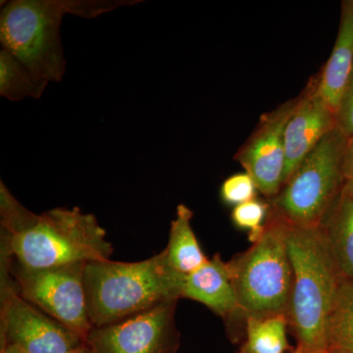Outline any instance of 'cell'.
Instances as JSON below:
<instances>
[{"label": "cell", "instance_id": "7a4b0ae2", "mask_svg": "<svg viewBox=\"0 0 353 353\" xmlns=\"http://www.w3.org/2000/svg\"><path fill=\"white\" fill-rule=\"evenodd\" d=\"M139 0H13L2 7L0 43L39 82H60L66 69L60 26L66 14L92 19Z\"/></svg>", "mask_w": 353, "mask_h": 353}, {"label": "cell", "instance_id": "52a82bcc", "mask_svg": "<svg viewBox=\"0 0 353 353\" xmlns=\"http://www.w3.org/2000/svg\"><path fill=\"white\" fill-rule=\"evenodd\" d=\"M85 265L81 262L32 268L1 255V279L28 303L87 340L94 327L88 314Z\"/></svg>", "mask_w": 353, "mask_h": 353}, {"label": "cell", "instance_id": "9c48e42d", "mask_svg": "<svg viewBox=\"0 0 353 353\" xmlns=\"http://www.w3.org/2000/svg\"><path fill=\"white\" fill-rule=\"evenodd\" d=\"M178 299L114 323L94 328L88 345L94 353H176L181 334L176 326Z\"/></svg>", "mask_w": 353, "mask_h": 353}, {"label": "cell", "instance_id": "277c9868", "mask_svg": "<svg viewBox=\"0 0 353 353\" xmlns=\"http://www.w3.org/2000/svg\"><path fill=\"white\" fill-rule=\"evenodd\" d=\"M185 278L171 268L164 250L138 262H88L83 282L94 328L108 326L164 301L180 299Z\"/></svg>", "mask_w": 353, "mask_h": 353}, {"label": "cell", "instance_id": "ffe728a7", "mask_svg": "<svg viewBox=\"0 0 353 353\" xmlns=\"http://www.w3.org/2000/svg\"><path fill=\"white\" fill-rule=\"evenodd\" d=\"M256 183L250 174L239 173L229 176L221 187L220 196L228 205L236 206L252 201L257 194Z\"/></svg>", "mask_w": 353, "mask_h": 353}, {"label": "cell", "instance_id": "ba28073f", "mask_svg": "<svg viewBox=\"0 0 353 353\" xmlns=\"http://www.w3.org/2000/svg\"><path fill=\"white\" fill-rule=\"evenodd\" d=\"M0 347L13 345L25 353H71L87 340L28 303L1 279Z\"/></svg>", "mask_w": 353, "mask_h": 353}, {"label": "cell", "instance_id": "7402d4cb", "mask_svg": "<svg viewBox=\"0 0 353 353\" xmlns=\"http://www.w3.org/2000/svg\"><path fill=\"white\" fill-rule=\"evenodd\" d=\"M343 172H345V180L347 181L345 190L353 196V141L348 143Z\"/></svg>", "mask_w": 353, "mask_h": 353}, {"label": "cell", "instance_id": "cb8c5ba5", "mask_svg": "<svg viewBox=\"0 0 353 353\" xmlns=\"http://www.w3.org/2000/svg\"><path fill=\"white\" fill-rule=\"evenodd\" d=\"M315 353H341L338 350L333 347H329L328 350H324V352H315Z\"/></svg>", "mask_w": 353, "mask_h": 353}, {"label": "cell", "instance_id": "5b68a950", "mask_svg": "<svg viewBox=\"0 0 353 353\" xmlns=\"http://www.w3.org/2000/svg\"><path fill=\"white\" fill-rule=\"evenodd\" d=\"M287 220L270 208L263 234L245 252L228 261L241 318L287 315L292 267Z\"/></svg>", "mask_w": 353, "mask_h": 353}, {"label": "cell", "instance_id": "9a60e30c", "mask_svg": "<svg viewBox=\"0 0 353 353\" xmlns=\"http://www.w3.org/2000/svg\"><path fill=\"white\" fill-rule=\"evenodd\" d=\"M341 278L353 281V196L343 190L321 226Z\"/></svg>", "mask_w": 353, "mask_h": 353}, {"label": "cell", "instance_id": "30bf717a", "mask_svg": "<svg viewBox=\"0 0 353 353\" xmlns=\"http://www.w3.org/2000/svg\"><path fill=\"white\" fill-rule=\"evenodd\" d=\"M296 106V99L261 116L255 131L234 159L245 169L264 196H277L283 188L285 131Z\"/></svg>", "mask_w": 353, "mask_h": 353}, {"label": "cell", "instance_id": "ac0fdd59", "mask_svg": "<svg viewBox=\"0 0 353 353\" xmlns=\"http://www.w3.org/2000/svg\"><path fill=\"white\" fill-rule=\"evenodd\" d=\"M329 345L341 353H353V281H341L330 319Z\"/></svg>", "mask_w": 353, "mask_h": 353}, {"label": "cell", "instance_id": "603a6c76", "mask_svg": "<svg viewBox=\"0 0 353 353\" xmlns=\"http://www.w3.org/2000/svg\"><path fill=\"white\" fill-rule=\"evenodd\" d=\"M0 353H25L23 352L22 350H19V348L13 347V345H6L4 347H1L0 350ZM71 353H94L92 352V348L90 347V345H88V343H85L83 347L78 348V350H75V352Z\"/></svg>", "mask_w": 353, "mask_h": 353}, {"label": "cell", "instance_id": "7c38bea8", "mask_svg": "<svg viewBox=\"0 0 353 353\" xmlns=\"http://www.w3.org/2000/svg\"><path fill=\"white\" fill-rule=\"evenodd\" d=\"M181 299L196 301L226 320L231 331L236 320L241 317L231 268L219 254L206 261L199 270L183 281Z\"/></svg>", "mask_w": 353, "mask_h": 353}, {"label": "cell", "instance_id": "e0dca14e", "mask_svg": "<svg viewBox=\"0 0 353 353\" xmlns=\"http://www.w3.org/2000/svg\"><path fill=\"white\" fill-rule=\"evenodd\" d=\"M46 83L39 82L6 50L0 51V94L9 101H19L27 97L39 99Z\"/></svg>", "mask_w": 353, "mask_h": 353}, {"label": "cell", "instance_id": "4fadbf2b", "mask_svg": "<svg viewBox=\"0 0 353 353\" xmlns=\"http://www.w3.org/2000/svg\"><path fill=\"white\" fill-rule=\"evenodd\" d=\"M353 70V0L343 2L340 29L333 52L318 77V90L334 113Z\"/></svg>", "mask_w": 353, "mask_h": 353}, {"label": "cell", "instance_id": "6da1fadb", "mask_svg": "<svg viewBox=\"0 0 353 353\" xmlns=\"http://www.w3.org/2000/svg\"><path fill=\"white\" fill-rule=\"evenodd\" d=\"M1 255L32 268L110 259L113 246L94 215L80 208L36 214L0 183Z\"/></svg>", "mask_w": 353, "mask_h": 353}, {"label": "cell", "instance_id": "d6986e66", "mask_svg": "<svg viewBox=\"0 0 353 353\" xmlns=\"http://www.w3.org/2000/svg\"><path fill=\"white\" fill-rule=\"evenodd\" d=\"M270 208L269 204L254 199L234 208L232 221L239 229L250 232L248 239L253 243L263 234Z\"/></svg>", "mask_w": 353, "mask_h": 353}, {"label": "cell", "instance_id": "8992f818", "mask_svg": "<svg viewBox=\"0 0 353 353\" xmlns=\"http://www.w3.org/2000/svg\"><path fill=\"white\" fill-rule=\"evenodd\" d=\"M347 139L336 126L304 158L285 183L272 209L290 224L319 228L336 205L345 179Z\"/></svg>", "mask_w": 353, "mask_h": 353}, {"label": "cell", "instance_id": "8fae6325", "mask_svg": "<svg viewBox=\"0 0 353 353\" xmlns=\"http://www.w3.org/2000/svg\"><path fill=\"white\" fill-rule=\"evenodd\" d=\"M336 126V113L320 94L316 76L311 79L303 94L296 97V109L285 126L283 187L304 158Z\"/></svg>", "mask_w": 353, "mask_h": 353}, {"label": "cell", "instance_id": "2e32d148", "mask_svg": "<svg viewBox=\"0 0 353 353\" xmlns=\"http://www.w3.org/2000/svg\"><path fill=\"white\" fill-rule=\"evenodd\" d=\"M287 315L248 317L238 353H285L292 350L288 340Z\"/></svg>", "mask_w": 353, "mask_h": 353}, {"label": "cell", "instance_id": "5bb4252c", "mask_svg": "<svg viewBox=\"0 0 353 353\" xmlns=\"http://www.w3.org/2000/svg\"><path fill=\"white\" fill-rule=\"evenodd\" d=\"M194 213L185 204L176 208V218L171 222L168 245L165 248L171 268L185 278L199 270L208 259L202 252L192 227Z\"/></svg>", "mask_w": 353, "mask_h": 353}, {"label": "cell", "instance_id": "d4e9b609", "mask_svg": "<svg viewBox=\"0 0 353 353\" xmlns=\"http://www.w3.org/2000/svg\"><path fill=\"white\" fill-rule=\"evenodd\" d=\"M292 353H303V352H301V348L296 347V350H292Z\"/></svg>", "mask_w": 353, "mask_h": 353}, {"label": "cell", "instance_id": "44dd1931", "mask_svg": "<svg viewBox=\"0 0 353 353\" xmlns=\"http://www.w3.org/2000/svg\"><path fill=\"white\" fill-rule=\"evenodd\" d=\"M336 125L348 143L353 141V70L336 112Z\"/></svg>", "mask_w": 353, "mask_h": 353}, {"label": "cell", "instance_id": "3957f363", "mask_svg": "<svg viewBox=\"0 0 353 353\" xmlns=\"http://www.w3.org/2000/svg\"><path fill=\"white\" fill-rule=\"evenodd\" d=\"M287 243L292 267L289 326L301 352H324L330 347V319L343 278L321 227L289 223Z\"/></svg>", "mask_w": 353, "mask_h": 353}]
</instances>
